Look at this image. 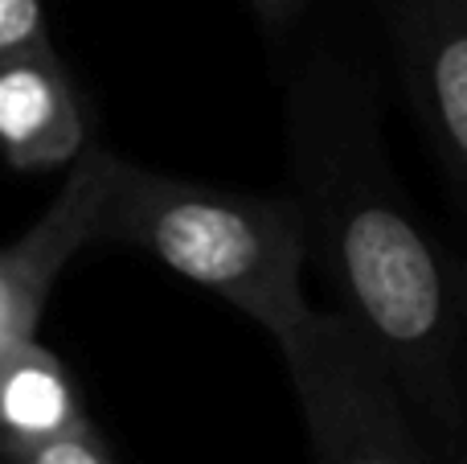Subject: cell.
I'll list each match as a JSON object with an SVG mask.
<instances>
[{
    "mask_svg": "<svg viewBox=\"0 0 467 464\" xmlns=\"http://www.w3.org/2000/svg\"><path fill=\"white\" fill-rule=\"evenodd\" d=\"M287 132L307 255L328 279L337 312L369 337L414 416L463 440L467 301L389 173L378 99L348 66L316 62L291 90Z\"/></svg>",
    "mask_w": 467,
    "mask_h": 464,
    "instance_id": "obj_1",
    "label": "cell"
},
{
    "mask_svg": "<svg viewBox=\"0 0 467 464\" xmlns=\"http://www.w3.org/2000/svg\"><path fill=\"white\" fill-rule=\"evenodd\" d=\"M99 238L148 251L263 325L275 345L316 312L304 292L312 255L296 194H242L119 161Z\"/></svg>",
    "mask_w": 467,
    "mask_h": 464,
    "instance_id": "obj_2",
    "label": "cell"
},
{
    "mask_svg": "<svg viewBox=\"0 0 467 464\" xmlns=\"http://www.w3.org/2000/svg\"><path fill=\"white\" fill-rule=\"evenodd\" d=\"M279 353L312 464H431L410 399L345 312L316 309Z\"/></svg>",
    "mask_w": 467,
    "mask_h": 464,
    "instance_id": "obj_3",
    "label": "cell"
},
{
    "mask_svg": "<svg viewBox=\"0 0 467 464\" xmlns=\"http://www.w3.org/2000/svg\"><path fill=\"white\" fill-rule=\"evenodd\" d=\"M0 460H5V452H0Z\"/></svg>",
    "mask_w": 467,
    "mask_h": 464,
    "instance_id": "obj_12",
    "label": "cell"
},
{
    "mask_svg": "<svg viewBox=\"0 0 467 464\" xmlns=\"http://www.w3.org/2000/svg\"><path fill=\"white\" fill-rule=\"evenodd\" d=\"M33 41H49L41 0H0V54Z\"/></svg>",
    "mask_w": 467,
    "mask_h": 464,
    "instance_id": "obj_9",
    "label": "cell"
},
{
    "mask_svg": "<svg viewBox=\"0 0 467 464\" xmlns=\"http://www.w3.org/2000/svg\"><path fill=\"white\" fill-rule=\"evenodd\" d=\"M394 46L431 140L467 181V0H394Z\"/></svg>",
    "mask_w": 467,
    "mask_h": 464,
    "instance_id": "obj_6",
    "label": "cell"
},
{
    "mask_svg": "<svg viewBox=\"0 0 467 464\" xmlns=\"http://www.w3.org/2000/svg\"><path fill=\"white\" fill-rule=\"evenodd\" d=\"M119 161L111 148L87 144L66 169L62 189L29 230L0 247V353L37 337V321L54 292L57 276L87 243L103 230V210L111 202Z\"/></svg>",
    "mask_w": 467,
    "mask_h": 464,
    "instance_id": "obj_4",
    "label": "cell"
},
{
    "mask_svg": "<svg viewBox=\"0 0 467 464\" xmlns=\"http://www.w3.org/2000/svg\"><path fill=\"white\" fill-rule=\"evenodd\" d=\"M82 403L66 362L33 337L0 353V452H25L82 424Z\"/></svg>",
    "mask_w": 467,
    "mask_h": 464,
    "instance_id": "obj_7",
    "label": "cell"
},
{
    "mask_svg": "<svg viewBox=\"0 0 467 464\" xmlns=\"http://www.w3.org/2000/svg\"><path fill=\"white\" fill-rule=\"evenodd\" d=\"M87 144V115L54 41L0 54V156L21 173H54Z\"/></svg>",
    "mask_w": 467,
    "mask_h": 464,
    "instance_id": "obj_5",
    "label": "cell"
},
{
    "mask_svg": "<svg viewBox=\"0 0 467 464\" xmlns=\"http://www.w3.org/2000/svg\"><path fill=\"white\" fill-rule=\"evenodd\" d=\"M5 464H119V460H115V452L99 436V427L90 419H82L78 427H70L57 440L25 448V452H8Z\"/></svg>",
    "mask_w": 467,
    "mask_h": 464,
    "instance_id": "obj_8",
    "label": "cell"
},
{
    "mask_svg": "<svg viewBox=\"0 0 467 464\" xmlns=\"http://www.w3.org/2000/svg\"><path fill=\"white\" fill-rule=\"evenodd\" d=\"M463 448H467V407H463Z\"/></svg>",
    "mask_w": 467,
    "mask_h": 464,
    "instance_id": "obj_11",
    "label": "cell"
},
{
    "mask_svg": "<svg viewBox=\"0 0 467 464\" xmlns=\"http://www.w3.org/2000/svg\"><path fill=\"white\" fill-rule=\"evenodd\" d=\"M246 5L254 8V16L266 25V29H283V25L296 21L312 0H246Z\"/></svg>",
    "mask_w": 467,
    "mask_h": 464,
    "instance_id": "obj_10",
    "label": "cell"
}]
</instances>
